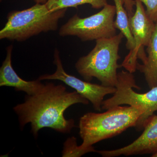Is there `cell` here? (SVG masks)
<instances>
[{
	"label": "cell",
	"instance_id": "9c48e42d",
	"mask_svg": "<svg viewBox=\"0 0 157 157\" xmlns=\"http://www.w3.org/2000/svg\"><path fill=\"white\" fill-rule=\"evenodd\" d=\"M140 136L131 144L121 148L104 150L105 157L154 154L157 153V115L149 119Z\"/></svg>",
	"mask_w": 157,
	"mask_h": 157
},
{
	"label": "cell",
	"instance_id": "52a82bcc",
	"mask_svg": "<svg viewBox=\"0 0 157 157\" xmlns=\"http://www.w3.org/2000/svg\"><path fill=\"white\" fill-rule=\"evenodd\" d=\"M135 1V12L129 17V26L135 46L121 65V67L131 73H135L137 70V59L140 60L142 63L146 62L147 56L144 47L148 45L155 26V23L147 14L142 3L139 0Z\"/></svg>",
	"mask_w": 157,
	"mask_h": 157
},
{
	"label": "cell",
	"instance_id": "277c9868",
	"mask_svg": "<svg viewBox=\"0 0 157 157\" xmlns=\"http://www.w3.org/2000/svg\"><path fill=\"white\" fill-rule=\"evenodd\" d=\"M67 9L51 12L46 4H36L29 9L9 12L0 39L22 42L42 33L56 30Z\"/></svg>",
	"mask_w": 157,
	"mask_h": 157
},
{
	"label": "cell",
	"instance_id": "3957f363",
	"mask_svg": "<svg viewBox=\"0 0 157 157\" xmlns=\"http://www.w3.org/2000/svg\"><path fill=\"white\" fill-rule=\"evenodd\" d=\"M124 37L120 33L111 38L96 40L92 50L79 58L75 64V68L85 81L90 82L95 78L104 86L115 87L117 70L121 67L118 63L121 58L119 50Z\"/></svg>",
	"mask_w": 157,
	"mask_h": 157
},
{
	"label": "cell",
	"instance_id": "5b68a950",
	"mask_svg": "<svg viewBox=\"0 0 157 157\" xmlns=\"http://www.w3.org/2000/svg\"><path fill=\"white\" fill-rule=\"evenodd\" d=\"M115 87L116 91L113 96L103 101L102 109L107 110L124 104L140 108L144 113L135 128L139 132L143 130L149 119L157 112V86L146 93L136 92L133 88H140L136 85L133 73L122 70L118 73Z\"/></svg>",
	"mask_w": 157,
	"mask_h": 157
},
{
	"label": "cell",
	"instance_id": "7a4b0ae2",
	"mask_svg": "<svg viewBox=\"0 0 157 157\" xmlns=\"http://www.w3.org/2000/svg\"><path fill=\"white\" fill-rule=\"evenodd\" d=\"M106 110L102 113H87L80 118L78 128L82 143L78 149L82 155L97 152L93 146L95 144L135 128L144 113L140 108L131 106H116Z\"/></svg>",
	"mask_w": 157,
	"mask_h": 157
},
{
	"label": "cell",
	"instance_id": "8992f818",
	"mask_svg": "<svg viewBox=\"0 0 157 157\" xmlns=\"http://www.w3.org/2000/svg\"><path fill=\"white\" fill-rule=\"evenodd\" d=\"M115 15V6L108 4L89 17L82 18L75 14L60 28L59 35L76 36L83 42L111 38L117 35Z\"/></svg>",
	"mask_w": 157,
	"mask_h": 157
},
{
	"label": "cell",
	"instance_id": "2e32d148",
	"mask_svg": "<svg viewBox=\"0 0 157 157\" xmlns=\"http://www.w3.org/2000/svg\"><path fill=\"white\" fill-rule=\"evenodd\" d=\"M151 157H157V153L154 154L152 155Z\"/></svg>",
	"mask_w": 157,
	"mask_h": 157
},
{
	"label": "cell",
	"instance_id": "ac0fdd59",
	"mask_svg": "<svg viewBox=\"0 0 157 157\" xmlns=\"http://www.w3.org/2000/svg\"><path fill=\"white\" fill-rule=\"evenodd\" d=\"M1 1H2V0H1Z\"/></svg>",
	"mask_w": 157,
	"mask_h": 157
},
{
	"label": "cell",
	"instance_id": "9a60e30c",
	"mask_svg": "<svg viewBox=\"0 0 157 157\" xmlns=\"http://www.w3.org/2000/svg\"><path fill=\"white\" fill-rule=\"evenodd\" d=\"M36 4H46L48 2V0H33Z\"/></svg>",
	"mask_w": 157,
	"mask_h": 157
},
{
	"label": "cell",
	"instance_id": "6da1fadb",
	"mask_svg": "<svg viewBox=\"0 0 157 157\" xmlns=\"http://www.w3.org/2000/svg\"><path fill=\"white\" fill-rule=\"evenodd\" d=\"M89 101L77 92H69L62 84L46 83L33 95H27L23 103L13 108L18 115L20 125L31 123L32 132L36 137L43 128H50L62 133H70L75 127L73 119L65 118V111L73 104L87 105Z\"/></svg>",
	"mask_w": 157,
	"mask_h": 157
},
{
	"label": "cell",
	"instance_id": "7c38bea8",
	"mask_svg": "<svg viewBox=\"0 0 157 157\" xmlns=\"http://www.w3.org/2000/svg\"><path fill=\"white\" fill-rule=\"evenodd\" d=\"M116 8V17L114 21V26L117 29L119 30L127 39L126 47L131 51L134 49L135 44L130 26L128 16L124 0H113Z\"/></svg>",
	"mask_w": 157,
	"mask_h": 157
},
{
	"label": "cell",
	"instance_id": "30bf717a",
	"mask_svg": "<svg viewBox=\"0 0 157 157\" xmlns=\"http://www.w3.org/2000/svg\"><path fill=\"white\" fill-rule=\"evenodd\" d=\"M13 46L7 48L6 59L0 69V86H9L15 88L17 91H23L28 95H33L39 92L44 84L37 79L34 81H25L17 74L12 66L11 56Z\"/></svg>",
	"mask_w": 157,
	"mask_h": 157
},
{
	"label": "cell",
	"instance_id": "ba28073f",
	"mask_svg": "<svg viewBox=\"0 0 157 157\" xmlns=\"http://www.w3.org/2000/svg\"><path fill=\"white\" fill-rule=\"evenodd\" d=\"M54 59V63L56 67V72L53 74L42 75L38 79L40 81L47 79L63 82L88 100L95 110L101 111L104 97L107 95L113 94L116 91L115 87L104 86L101 84H94L90 82L83 81L66 73L63 67L57 49L55 50Z\"/></svg>",
	"mask_w": 157,
	"mask_h": 157
},
{
	"label": "cell",
	"instance_id": "e0dca14e",
	"mask_svg": "<svg viewBox=\"0 0 157 157\" xmlns=\"http://www.w3.org/2000/svg\"><path fill=\"white\" fill-rule=\"evenodd\" d=\"M132 1V0H124V2L125 3H129Z\"/></svg>",
	"mask_w": 157,
	"mask_h": 157
},
{
	"label": "cell",
	"instance_id": "5bb4252c",
	"mask_svg": "<svg viewBox=\"0 0 157 157\" xmlns=\"http://www.w3.org/2000/svg\"><path fill=\"white\" fill-rule=\"evenodd\" d=\"M146 7L148 17L155 23L157 22V0H139Z\"/></svg>",
	"mask_w": 157,
	"mask_h": 157
},
{
	"label": "cell",
	"instance_id": "4fadbf2b",
	"mask_svg": "<svg viewBox=\"0 0 157 157\" xmlns=\"http://www.w3.org/2000/svg\"><path fill=\"white\" fill-rule=\"evenodd\" d=\"M51 12L68 8H77L78 6L88 4L93 9H102L108 4L107 0H48L46 3Z\"/></svg>",
	"mask_w": 157,
	"mask_h": 157
},
{
	"label": "cell",
	"instance_id": "8fae6325",
	"mask_svg": "<svg viewBox=\"0 0 157 157\" xmlns=\"http://www.w3.org/2000/svg\"><path fill=\"white\" fill-rule=\"evenodd\" d=\"M147 57L144 63L137 62V70L143 73L149 88L157 86V22L146 48Z\"/></svg>",
	"mask_w": 157,
	"mask_h": 157
}]
</instances>
